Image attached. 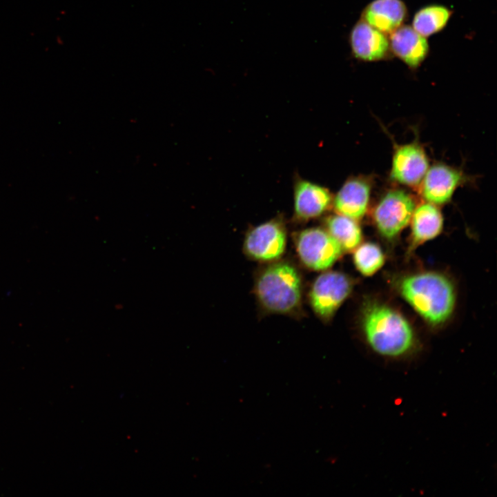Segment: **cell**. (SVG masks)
<instances>
[{
  "label": "cell",
  "instance_id": "4",
  "mask_svg": "<svg viewBox=\"0 0 497 497\" xmlns=\"http://www.w3.org/2000/svg\"><path fill=\"white\" fill-rule=\"evenodd\" d=\"M294 244L300 261L307 269L324 271L341 257L340 244L324 227H310L294 235Z\"/></svg>",
  "mask_w": 497,
  "mask_h": 497
},
{
  "label": "cell",
  "instance_id": "11",
  "mask_svg": "<svg viewBox=\"0 0 497 497\" xmlns=\"http://www.w3.org/2000/svg\"><path fill=\"white\" fill-rule=\"evenodd\" d=\"M463 181L462 173L444 164H436L429 168L420 184V191L426 202L443 204L451 197Z\"/></svg>",
  "mask_w": 497,
  "mask_h": 497
},
{
  "label": "cell",
  "instance_id": "10",
  "mask_svg": "<svg viewBox=\"0 0 497 497\" xmlns=\"http://www.w3.org/2000/svg\"><path fill=\"white\" fill-rule=\"evenodd\" d=\"M353 57L358 61L376 62L392 58L389 35L367 23L358 21L349 35Z\"/></svg>",
  "mask_w": 497,
  "mask_h": 497
},
{
  "label": "cell",
  "instance_id": "12",
  "mask_svg": "<svg viewBox=\"0 0 497 497\" xmlns=\"http://www.w3.org/2000/svg\"><path fill=\"white\" fill-rule=\"evenodd\" d=\"M371 190V184L368 178L351 177L333 195L332 208L335 213L358 220L367 211Z\"/></svg>",
  "mask_w": 497,
  "mask_h": 497
},
{
  "label": "cell",
  "instance_id": "14",
  "mask_svg": "<svg viewBox=\"0 0 497 497\" xmlns=\"http://www.w3.org/2000/svg\"><path fill=\"white\" fill-rule=\"evenodd\" d=\"M408 10L402 0H373L363 9L360 19L389 35L404 25Z\"/></svg>",
  "mask_w": 497,
  "mask_h": 497
},
{
  "label": "cell",
  "instance_id": "13",
  "mask_svg": "<svg viewBox=\"0 0 497 497\" xmlns=\"http://www.w3.org/2000/svg\"><path fill=\"white\" fill-rule=\"evenodd\" d=\"M389 39L393 56L411 70L418 69L428 57L429 45L427 38L411 26H401L389 35Z\"/></svg>",
  "mask_w": 497,
  "mask_h": 497
},
{
  "label": "cell",
  "instance_id": "6",
  "mask_svg": "<svg viewBox=\"0 0 497 497\" xmlns=\"http://www.w3.org/2000/svg\"><path fill=\"white\" fill-rule=\"evenodd\" d=\"M286 243V224L279 216L251 228L244 237L243 251L251 260L269 263L282 257Z\"/></svg>",
  "mask_w": 497,
  "mask_h": 497
},
{
  "label": "cell",
  "instance_id": "3",
  "mask_svg": "<svg viewBox=\"0 0 497 497\" xmlns=\"http://www.w3.org/2000/svg\"><path fill=\"white\" fill-rule=\"evenodd\" d=\"M399 289L404 299L431 324L444 322L454 310V286L441 274L427 272L409 275L401 280Z\"/></svg>",
  "mask_w": 497,
  "mask_h": 497
},
{
  "label": "cell",
  "instance_id": "7",
  "mask_svg": "<svg viewBox=\"0 0 497 497\" xmlns=\"http://www.w3.org/2000/svg\"><path fill=\"white\" fill-rule=\"evenodd\" d=\"M416 206L415 199L407 191L394 188L387 191L373 213L380 234L387 239L396 237L410 222Z\"/></svg>",
  "mask_w": 497,
  "mask_h": 497
},
{
  "label": "cell",
  "instance_id": "2",
  "mask_svg": "<svg viewBox=\"0 0 497 497\" xmlns=\"http://www.w3.org/2000/svg\"><path fill=\"white\" fill-rule=\"evenodd\" d=\"M362 327L367 342L380 355L400 358L415 348L416 338L409 323L401 314L384 304H366Z\"/></svg>",
  "mask_w": 497,
  "mask_h": 497
},
{
  "label": "cell",
  "instance_id": "8",
  "mask_svg": "<svg viewBox=\"0 0 497 497\" xmlns=\"http://www.w3.org/2000/svg\"><path fill=\"white\" fill-rule=\"evenodd\" d=\"M333 195L321 184L298 176L293 183V220L304 223L325 215L331 208Z\"/></svg>",
  "mask_w": 497,
  "mask_h": 497
},
{
  "label": "cell",
  "instance_id": "9",
  "mask_svg": "<svg viewBox=\"0 0 497 497\" xmlns=\"http://www.w3.org/2000/svg\"><path fill=\"white\" fill-rule=\"evenodd\" d=\"M429 168V159L423 147L413 142L397 145L394 149L390 178L408 186L420 185Z\"/></svg>",
  "mask_w": 497,
  "mask_h": 497
},
{
  "label": "cell",
  "instance_id": "16",
  "mask_svg": "<svg viewBox=\"0 0 497 497\" xmlns=\"http://www.w3.org/2000/svg\"><path fill=\"white\" fill-rule=\"evenodd\" d=\"M324 228L341 246L343 251H351L362 240V231L357 222L349 217L338 213L323 219Z\"/></svg>",
  "mask_w": 497,
  "mask_h": 497
},
{
  "label": "cell",
  "instance_id": "18",
  "mask_svg": "<svg viewBox=\"0 0 497 497\" xmlns=\"http://www.w3.org/2000/svg\"><path fill=\"white\" fill-rule=\"evenodd\" d=\"M353 253V262L364 275L369 276L378 271L384 264L381 249L375 244L367 242L357 246Z\"/></svg>",
  "mask_w": 497,
  "mask_h": 497
},
{
  "label": "cell",
  "instance_id": "1",
  "mask_svg": "<svg viewBox=\"0 0 497 497\" xmlns=\"http://www.w3.org/2000/svg\"><path fill=\"white\" fill-rule=\"evenodd\" d=\"M254 293L260 307L269 313L298 315L302 311V277L289 261L266 263L255 276Z\"/></svg>",
  "mask_w": 497,
  "mask_h": 497
},
{
  "label": "cell",
  "instance_id": "5",
  "mask_svg": "<svg viewBox=\"0 0 497 497\" xmlns=\"http://www.w3.org/2000/svg\"><path fill=\"white\" fill-rule=\"evenodd\" d=\"M352 288V281L346 274L324 271L311 286L308 295L310 306L320 320L327 322L350 295Z\"/></svg>",
  "mask_w": 497,
  "mask_h": 497
},
{
  "label": "cell",
  "instance_id": "17",
  "mask_svg": "<svg viewBox=\"0 0 497 497\" xmlns=\"http://www.w3.org/2000/svg\"><path fill=\"white\" fill-rule=\"evenodd\" d=\"M451 15L452 10L447 6L440 4L427 5L415 13L411 27L427 38L442 30Z\"/></svg>",
  "mask_w": 497,
  "mask_h": 497
},
{
  "label": "cell",
  "instance_id": "15",
  "mask_svg": "<svg viewBox=\"0 0 497 497\" xmlns=\"http://www.w3.org/2000/svg\"><path fill=\"white\" fill-rule=\"evenodd\" d=\"M411 248L430 240L441 232L442 215L436 204L425 202L416 206L412 214Z\"/></svg>",
  "mask_w": 497,
  "mask_h": 497
}]
</instances>
